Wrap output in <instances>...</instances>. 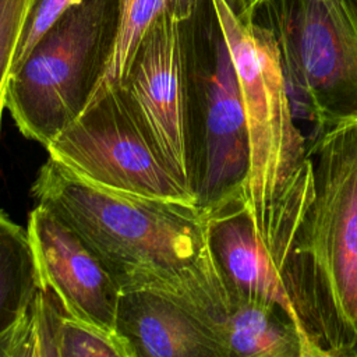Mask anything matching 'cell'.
I'll return each mask as SVG.
<instances>
[{
	"instance_id": "8fae6325",
	"label": "cell",
	"mask_w": 357,
	"mask_h": 357,
	"mask_svg": "<svg viewBox=\"0 0 357 357\" xmlns=\"http://www.w3.org/2000/svg\"><path fill=\"white\" fill-rule=\"evenodd\" d=\"M117 331L137 357H227L220 339L199 317L151 291L121 293Z\"/></svg>"
},
{
	"instance_id": "ac0fdd59",
	"label": "cell",
	"mask_w": 357,
	"mask_h": 357,
	"mask_svg": "<svg viewBox=\"0 0 357 357\" xmlns=\"http://www.w3.org/2000/svg\"><path fill=\"white\" fill-rule=\"evenodd\" d=\"M234 10L247 14V10L244 7L243 0H226ZM199 0H170V13L177 18V20H185L188 18L192 11L195 10V7L198 6Z\"/></svg>"
},
{
	"instance_id": "9a60e30c",
	"label": "cell",
	"mask_w": 357,
	"mask_h": 357,
	"mask_svg": "<svg viewBox=\"0 0 357 357\" xmlns=\"http://www.w3.org/2000/svg\"><path fill=\"white\" fill-rule=\"evenodd\" d=\"M59 357H137L119 332L66 317L59 336Z\"/></svg>"
},
{
	"instance_id": "9c48e42d",
	"label": "cell",
	"mask_w": 357,
	"mask_h": 357,
	"mask_svg": "<svg viewBox=\"0 0 357 357\" xmlns=\"http://www.w3.org/2000/svg\"><path fill=\"white\" fill-rule=\"evenodd\" d=\"M117 88L160 158L192 190L190 81L181 20L167 11L153 24Z\"/></svg>"
},
{
	"instance_id": "2e32d148",
	"label": "cell",
	"mask_w": 357,
	"mask_h": 357,
	"mask_svg": "<svg viewBox=\"0 0 357 357\" xmlns=\"http://www.w3.org/2000/svg\"><path fill=\"white\" fill-rule=\"evenodd\" d=\"M33 0H0V132L13 61Z\"/></svg>"
},
{
	"instance_id": "e0dca14e",
	"label": "cell",
	"mask_w": 357,
	"mask_h": 357,
	"mask_svg": "<svg viewBox=\"0 0 357 357\" xmlns=\"http://www.w3.org/2000/svg\"><path fill=\"white\" fill-rule=\"evenodd\" d=\"M81 0H33L31 11L18 43L15 57L13 61L11 75L21 67L26 60L31 50L39 42V39L46 33V31L66 13L70 7ZM11 78V77H10Z\"/></svg>"
},
{
	"instance_id": "30bf717a",
	"label": "cell",
	"mask_w": 357,
	"mask_h": 357,
	"mask_svg": "<svg viewBox=\"0 0 357 357\" xmlns=\"http://www.w3.org/2000/svg\"><path fill=\"white\" fill-rule=\"evenodd\" d=\"M26 231L38 284L68 317L117 331L121 291L79 236L42 204L29 212Z\"/></svg>"
},
{
	"instance_id": "8992f818",
	"label": "cell",
	"mask_w": 357,
	"mask_h": 357,
	"mask_svg": "<svg viewBox=\"0 0 357 357\" xmlns=\"http://www.w3.org/2000/svg\"><path fill=\"white\" fill-rule=\"evenodd\" d=\"M254 18L275 32L290 96L317 128L357 117V0H268Z\"/></svg>"
},
{
	"instance_id": "ba28073f",
	"label": "cell",
	"mask_w": 357,
	"mask_h": 357,
	"mask_svg": "<svg viewBox=\"0 0 357 357\" xmlns=\"http://www.w3.org/2000/svg\"><path fill=\"white\" fill-rule=\"evenodd\" d=\"M45 149L66 170L99 188L197 202L195 192L153 148L119 88L86 105Z\"/></svg>"
},
{
	"instance_id": "7c38bea8",
	"label": "cell",
	"mask_w": 357,
	"mask_h": 357,
	"mask_svg": "<svg viewBox=\"0 0 357 357\" xmlns=\"http://www.w3.org/2000/svg\"><path fill=\"white\" fill-rule=\"evenodd\" d=\"M36 286L28 231L0 209V333L25 308Z\"/></svg>"
},
{
	"instance_id": "5b68a950",
	"label": "cell",
	"mask_w": 357,
	"mask_h": 357,
	"mask_svg": "<svg viewBox=\"0 0 357 357\" xmlns=\"http://www.w3.org/2000/svg\"><path fill=\"white\" fill-rule=\"evenodd\" d=\"M190 81L192 190L211 209L244 194L250 166L245 113L231 54L212 0L181 20Z\"/></svg>"
},
{
	"instance_id": "7a4b0ae2",
	"label": "cell",
	"mask_w": 357,
	"mask_h": 357,
	"mask_svg": "<svg viewBox=\"0 0 357 357\" xmlns=\"http://www.w3.org/2000/svg\"><path fill=\"white\" fill-rule=\"evenodd\" d=\"M314 199L307 156L258 229L244 194L206 209L209 241L219 269L241 300L276 307L296 326L305 357H347L308 243Z\"/></svg>"
},
{
	"instance_id": "5bb4252c",
	"label": "cell",
	"mask_w": 357,
	"mask_h": 357,
	"mask_svg": "<svg viewBox=\"0 0 357 357\" xmlns=\"http://www.w3.org/2000/svg\"><path fill=\"white\" fill-rule=\"evenodd\" d=\"M167 11H170V0H119V24L113 49L86 105L120 85L139 43Z\"/></svg>"
},
{
	"instance_id": "52a82bcc",
	"label": "cell",
	"mask_w": 357,
	"mask_h": 357,
	"mask_svg": "<svg viewBox=\"0 0 357 357\" xmlns=\"http://www.w3.org/2000/svg\"><path fill=\"white\" fill-rule=\"evenodd\" d=\"M314 199L308 243L349 356L357 354V117L317 128L307 145Z\"/></svg>"
},
{
	"instance_id": "6da1fadb",
	"label": "cell",
	"mask_w": 357,
	"mask_h": 357,
	"mask_svg": "<svg viewBox=\"0 0 357 357\" xmlns=\"http://www.w3.org/2000/svg\"><path fill=\"white\" fill-rule=\"evenodd\" d=\"M31 194L79 236L121 293L151 291L185 305L227 351L226 328L243 300L215 259L205 208L99 188L50 158Z\"/></svg>"
},
{
	"instance_id": "3957f363",
	"label": "cell",
	"mask_w": 357,
	"mask_h": 357,
	"mask_svg": "<svg viewBox=\"0 0 357 357\" xmlns=\"http://www.w3.org/2000/svg\"><path fill=\"white\" fill-rule=\"evenodd\" d=\"M119 24V0H81L46 31L6 89L18 131L43 148L81 114L103 74Z\"/></svg>"
},
{
	"instance_id": "277c9868",
	"label": "cell",
	"mask_w": 357,
	"mask_h": 357,
	"mask_svg": "<svg viewBox=\"0 0 357 357\" xmlns=\"http://www.w3.org/2000/svg\"><path fill=\"white\" fill-rule=\"evenodd\" d=\"M236 68L245 113L250 166L244 199L258 229L307 158L275 32L226 0H212Z\"/></svg>"
},
{
	"instance_id": "4fadbf2b",
	"label": "cell",
	"mask_w": 357,
	"mask_h": 357,
	"mask_svg": "<svg viewBox=\"0 0 357 357\" xmlns=\"http://www.w3.org/2000/svg\"><path fill=\"white\" fill-rule=\"evenodd\" d=\"M67 314L42 286L15 321L0 333V357H59V336Z\"/></svg>"
},
{
	"instance_id": "d6986e66",
	"label": "cell",
	"mask_w": 357,
	"mask_h": 357,
	"mask_svg": "<svg viewBox=\"0 0 357 357\" xmlns=\"http://www.w3.org/2000/svg\"><path fill=\"white\" fill-rule=\"evenodd\" d=\"M265 1H268V0H243L247 13H248L251 17H254L255 11H257Z\"/></svg>"
}]
</instances>
